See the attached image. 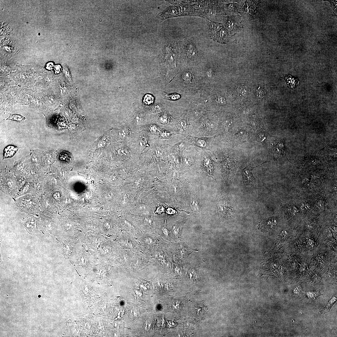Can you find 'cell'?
<instances>
[{
  "mask_svg": "<svg viewBox=\"0 0 337 337\" xmlns=\"http://www.w3.org/2000/svg\"><path fill=\"white\" fill-rule=\"evenodd\" d=\"M218 123L210 114L203 113L194 123L192 136L212 137L216 135Z\"/></svg>",
  "mask_w": 337,
  "mask_h": 337,
  "instance_id": "1",
  "label": "cell"
},
{
  "mask_svg": "<svg viewBox=\"0 0 337 337\" xmlns=\"http://www.w3.org/2000/svg\"><path fill=\"white\" fill-rule=\"evenodd\" d=\"M154 137L150 135L144 130L134 133L130 140L128 142L132 149L141 157L148 150Z\"/></svg>",
  "mask_w": 337,
  "mask_h": 337,
  "instance_id": "2",
  "label": "cell"
},
{
  "mask_svg": "<svg viewBox=\"0 0 337 337\" xmlns=\"http://www.w3.org/2000/svg\"><path fill=\"white\" fill-rule=\"evenodd\" d=\"M208 33L211 38L215 41L225 43L228 40V30L222 24L207 19Z\"/></svg>",
  "mask_w": 337,
  "mask_h": 337,
  "instance_id": "3",
  "label": "cell"
},
{
  "mask_svg": "<svg viewBox=\"0 0 337 337\" xmlns=\"http://www.w3.org/2000/svg\"><path fill=\"white\" fill-rule=\"evenodd\" d=\"M180 163L184 169L190 168L200 162V155L195 147L190 146L186 149L179 156Z\"/></svg>",
  "mask_w": 337,
  "mask_h": 337,
  "instance_id": "4",
  "label": "cell"
},
{
  "mask_svg": "<svg viewBox=\"0 0 337 337\" xmlns=\"http://www.w3.org/2000/svg\"><path fill=\"white\" fill-rule=\"evenodd\" d=\"M170 130L176 134L181 135L185 138L192 136V128L189 122L188 113L184 114L176 120Z\"/></svg>",
  "mask_w": 337,
  "mask_h": 337,
  "instance_id": "5",
  "label": "cell"
},
{
  "mask_svg": "<svg viewBox=\"0 0 337 337\" xmlns=\"http://www.w3.org/2000/svg\"><path fill=\"white\" fill-rule=\"evenodd\" d=\"M216 137V135L209 137L190 136L187 138L191 146L210 151L217 159L213 149V144Z\"/></svg>",
  "mask_w": 337,
  "mask_h": 337,
  "instance_id": "6",
  "label": "cell"
},
{
  "mask_svg": "<svg viewBox=\"0 0 337 337\" xmlns=\"http://www.w3.org/2000/svg\"><path fill=\"white\" fill-rule=\"evenodd\" d=\"M200 155V163L203 170L208 175H212L214 173L215 162L211 158L210 153L207 150H198Z\"/></svg>",
  "mask_w": 337,
  "mask_h": 337,
  "instance_id": "7",
  "label": "cell"
},
{
  "mask_svg": "<svg viewBox=\"0 0 337 337\" xmlns=\"http://www.w3.org/2000/svg\"><path fill=\"white\" fill-rule=\"evenodd\" d=\"M217 208L219 216L222 219L233 217L235 211L233 204L226 201H220L217 203Z\"/></svg>",
  "mask_w": 337,
  "mask_h": 337,
  "instance_id": "8",
  "label": "cell"
},
{
  "mask_svg": "<svg viewBox=\"0 0 337 337\" xmlns=\"http://www.w3.org/2000/svg\"><path fill=\"white\" fill-rule=\"evenodd\" d=\"M176 6L179 9L182 16H198L206 18L200 11L189 4L188 1H183L181 3Z\"/></svg>",
  "mask_w": 337,
  "mask_h": 337,
  "instance_id": "9",
  "label": "cell"
},
{
  "mask_svg": "<svg viewBox=\"0 0 337 337\" xmlns=\"http://www.w3.org/2000/svg\"><path fill=\"white\" fill-rule=\"evenodd\" d=\"M182 16L181 12L176 6H171L159 13L157 17L162 20H164L168 18Z\"/></svg>",
  "mask_w": 337,
  "mask_h": 337,
  "instance_id": "10",
  "label": "cell"
},
{
  "mask_svg": "<svg viewBox=\"0 0 337 337\" xmlns=\"http://www.w3.org/2000/svg\"><path fill=\"white\" fill-rule=\"evenodd\" d=\"M117 129V134L120 139L122 141L126 142L130 140L134 133L132 131L128 123L122 125Z\"/></svg>",
  "mask_w": 337,
  "mask_h": 337,
  "instance_id": "11",
  "label": "cell"
},
{
  "mask_svg": "<svg viewBox=\"0 0 337 337\" xmlns=\"http://www.w3.org/2000/svg\"><path fill=\"white\" fill-rule=\"evenodd\" d=\"M191 146L187 137L173 145H170V152L179 156L187 148Z\"/></svg>",
  "mask_w": 337,
  "mask_h": 337,
  "instance_id": "12",
  "label": "cell"
},
{
  "mask_svg": "<svg viewBox=\"0 0 337 337\" xmlns=\"http://www.w3.org/2000/svg\"><path fill=\"white\" fill-rule=\"evenodd\" d=\"M265 163L256 167H252L251 164H249L242 170V174L244 184L246 185L252 183L255 181L256 179L252 173V170L255 167L260 166Z\"/></svg>",
  "mask_w": 337,
  "mask_h": 337,
  "instance_id": "13",
  "label": "cell"
},
{
  "mask_svg": "<svg viewBox=\"0 0 337 337\" xmlns=\"http://www.w3.org/2000/svg\"><path fill=\"white\" fill-rule=\"evenodd\" d=\"M158 120L160 124L172 127L174 125L176 121L166 112L162 113L158 115Z\"/></svg>",
  "mask_w": 337,
  "mask_h": 337,
  "instance_id": "14",
  "label": "cell"
},
{
  "mask_svg": "<svg viewBox=\"0 0 337 337\" xmlns=\"http://www.w3.org/2000/svg\"><path fill=\"white\" fill-rule=\"evenodd\" d=\"M161 127L157 124L151 123L144 126L142 130H144L150 135L157 137L158 132Z\"/></svg>",
  "mask_w": 337,
  "mask_h": 337,
  "instance_id": "15",
  "label": "cell"
},
{
  "mask_svg": "<svg viewBox=\"0 0 337 337\" xmlns=\"http://www.w3.org/2000/svg\"><path fill=\"white\" fill-rule=\"evenodd\" d=\"M282 78L285 81L287 87L291 89L296 88L300 82V80L297 77L291 74L286 75Z\"/></svg>",
  "mask_w": 337,
  "mask_h": 337,
  "instance_id": "16",
  "label": "cell"
},
{
  "mask_svg": "<svg viewBox=\"0 0 337 337\" xmlns=\"http://www.w3.org/2000/svg\"><path fill=\"white\" fill-rule=\"evenodd\" d=\"M175 135V134L171 130L161 127L159 130L157 137L162 140L170 139Z\"/></svg>",
  "mask_w": 337,
  "mask_h": 337,
  "instance_id": "17",
  "label": "cell"
},
{
  "mask_svg": "<svg viewBox=\"0 0 337 337\" xmlns=\"http://www.w3.org/2000/svg\"><path fill=\"white\" fill-rule=\"evenodd\" d=\"M19 148L13 145H8L6 146L3 151V159H7L12 157L17 153Z\"/></svg>",
  "mask_w": 337,
  "mask_h": 337,
  "instance_id": "18",
  "label": "cell"
},
{
  "mask_svg": "<svg viewBox=\"0 0 337 337\" xmlns=\"http://www.w3.org/2000/svg\"><path fill=\"white\" fill-rule=\"evenodd\" d=\"M185 51L188 56L190 58L194 57L196 55L197 52L196 46L191 42H187L185 47Z\"/></svg>",
  "mask_w": 337,
  "mask_h": 337,
  "instance_id": "19",
  "label": "cell"
},
{
  "mask_svg": "<svg viewBox=\"0 0 337 337\" xmlns=\"http://www.w3.org/2000/svg\"><path fill=\"white\" fill-rule=\"evenodd\" d=\"M337 298L335 295H333L331 299L327 302L325 306L322 308L320 311L321 314H323L330 311V309L336 301Z\"/></svg>",
  "mask_w": 337,
  "mask_h": 337,
  "instance_id": "20",
  "label": "cell"
},
{
  "mask_svg": "<svg viewBox=\"0 0 337 337\" xmlns=\"http://www.w3.org/2000/svg\"><path fill=\"white\" fill-rule=\"evenodd\" d=\"M26 119L25 117L18 114H10L9 116L6 119L7 120H12L21 122Z\"/></svg>",
  "mask_w": 337,
  "mask_h": 337,
  "instance_id": "21",
  "label": "cell"
},
{
  "mask_svg": "<svg viewBox=\"0 0 337 337\" xmlns=\"http://www.w3.org/2000/svg\"><path fill=\"white\" fill-rule=\"evenodd\" d=\"M320 290L315 291H309L307 293V295L309 299H315L321 295L320 293Z\"/></svg>",
  "mask_w": 337,
  "mask_h": 337,
  "instance_id": "22",
  "label": "cell"
},
{
  "mask_svg": "<svg viewBox=\"0 0 337 337\" xmlns=\"http://www.w3.org/2000/svg\"><path fill=\"white\" fill-rule=\"evenodd\" d=\"M191 206L193 211L195 212L199 211L200 206L198 202L194 199H193L191 202Z\"/></svg>",
  "mask_w": 337,
  "mask_h": 337,
  "instance_id": "23",
  "label": "cell"
},
{
  "mask_svg": "<svg viewBox=\"0 0 337 337\" xmlns=\"http://www.w3.org/2000/svg\"><path fill=\"white\" fill-rule=\"evenodd\" d=\"M154 98L152 95L147 94L144 97L143 100L144 104L149 105L153 102Z\"/></svg>",
  "mask_w": 337,
  "mask_h": 337,
  "instance_id": "24",
  "label": "cell"
},
{
  "mask_svg": "<svg viewBox=\"0 0 337 337\" xmlns=\"http://www.w3.org/2000/svg\"><path fill=\"white\" fill-rule=\"evenodd\" d=\"M181 227L180 225H175L173 226L172 228V232L173 234L176 235H178L180 232Z\"/></svg>",
  "mask_w": 337,
  "mask_h": 337,
  "instance_id": "25",
  "label": "cell"
},
{
  "mask_svg": "<svg viewBox=\"0 0 337 337\" xmlns=\"http://www.w3.org/2000/svg\"><path fill=\"white\" fill-rule=\"evenodd\" d=\"M196 306V307L195 309L197 310L198 314L200 315V313L203 312L205 310V308H204V306H203V304H197Z\"/></svg>",
  "mask_w": 337,
  "mask_h": 337,
  "instance_id": "26",
  "label": "cell"
},
{
  "mask_svg": "<svg viewBox=\"0 0 337 337\" xmlns=\"http://www.w3.org/2000/svg\"><path fill=\"white\" fill-rule=\"evenodd\" d=\"M189 276L190 279L193 281L197 279L198 276L196 272L194 269H193L189 272Z\"/></svg>",
  "mask_w": 337,
  "mask_h": 337,
  "instance_id": "27",
  "label": "cell"
},
{
  "mask_svg": "<svg viewBox=\"0 0 337 337\" xmlns=\"http://www.w3.org/2000/svg\"><path fill=\"white\" fill-rule=\"evenodd\" d=\"M167 97L172 100H175L180 98V96L178 94L167 95Z\"/></svg>",
  "mask_w": 337,
  "mask_h": 337,
  "instance_id": "28",
  "label": "cell"
},
{
  "mask_svg": "<svg viewBox=\"0 0 337 337\" xmlns=\"http://www.w3.org/2000/svg\"><path fill=\"white\" fill-rule=\"evenodd\" d=\"M191 74L190 73L188 72H186L184 73L183 75V78L184 80L186 81H188L190 79L191 77Z\"/></svg>",
  "mask_w": 337,
  "mask_h": 337,
  "instance_id": "29",
  "label": "cell"
},
{
  "mask_svg": "<svg viewBox=\"0 0 337 337\" xmlns=\"http://www.w3.org/2000/svg\"><path fill=\"white\" fill-rule=\"evenodd\" d=\"M53 66V63L52 62H48L46 65V68L48 70H50L52 69Z\"/></svg>",
  "mask_w": 337,
  "mask_h": 337,
  "instance_id": "30",
  "label": "cell"
},
{
  "mask_svg": "<svg viewBox=\"0 0 337 337\" xmlns=\"http://www.w3.org/2000/svg\"><path fill=\"white\" fill-rule=\"evenodd\" d=\"M162 231L164 234L166 236H167L168 235V230L164 228H163L162 229Z\"/></svg>",
  "mask_w": 337,
  "mask_h": 337,
  "instance_id": "31",
  "label": "cell"
},
{
  "mask_svg": "<svg viewBox=\"0 0 337 337\" xmlns=\"http://www.w3.org/2000/svg\"><path fill=\"white\" fill-rule=\"evenodd\" d=\"M145 241L149 244L151 243L152 242V239L150 237H146L145 238Z\"/></svg>",
  "mask_w": 337,
  "mask_h": 337,
  "instance_id": "32",
  "label": "cell"
},
{
  "mask_svg": "<svg viewBox=\"0 0 337 337\" xmlns=\"http://www.w3.org/2000/svg\"><path fill=\"white\" fill-rule=\"evenodd\" d=\"M145 222L147 224H150L151 223V221L149 219H145Z\"/></svg>",
  "mask_w": 337,
  "mask_h": 337,
  "instance_id": "33",
  "label": "cell"
}]
</instances>
